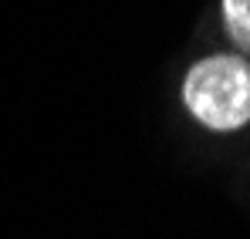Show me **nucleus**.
<instances>
[{
  "instance_id": "f257e3e1",
  "label": "nucleus",
  "mask_w": 250,
  "mask_h": 239,
  "mask_svg": "<svg viewBox=\"0 0 250 239\" xmlns=\"http://www.w3.org/2000/svg\"><path fill=\"white\" fill-rule=\"evenodd\" d=\"M183 94L207 128H240L250 121V64L223 54L200 61L189 71Z\"/></svg>"
},
{
  "instance_id": "f03ea898",
  "label": "nucleus",
  "mask_w": 250,
  "mask_h": 239,
  "mask_svg": "<svg viewBox=\"0 0 250 239\" xmlns=\"http://www.w3.org/2000/svg\"><path fill=\"white\" fill-rule=\"evenodd\" d=\"M223 20L237 47L250 51V0H223Z\"/></svg>"
}]
</instances>
